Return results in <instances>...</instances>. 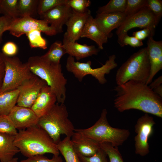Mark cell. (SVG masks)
<instances>
[{
  "label": "cell",
  "instance_id": "cell-36",
  "mask_svg": "<svg viewBox=\"0 0 162 162\" xmlns=\"http://www.w3.org/2000/svg\"><path fill=\"white\" fill-rule=\"evenodd\" d=\"M19 162H63L62 157L53 155L51 159H49L44 155H38L27 158Z\"/></svg>",
  "mask_w": 162,
  "mask_h": 162
},
{
  "label": "cell",
  "instance_id": "cell-4",
  "mask_svg": "<svg viewBox=\"0 0 162 162\" xmlns=\"http://www.w3.org/2000/svg\"><path fill=\"white\" fill-rule=\"evenodd\" d=\"M64 104L57 102L45 115L39 118L37 125L45 130L56 144L61 141V134L71 138L75 128L68 118Z\"/></svg>",
  "mask_w": 162,
  "mask_h": 162
},
{
  "label": "cell",
  "instance_id": "cell-45",
  "mask_svg": "<svg viewBox=\"0 0 162 162\" xmlns=\"http://www.w3.org/2000/svg\"><path fill=\"white\" fill-rule=\"evenodd\" d=\"M1 0H0V2Z\"/></svg>",
  "mask_w": 162,
  "mask_h": 162
},
{
  "label": "cell",
  "instance_id": "cell-32",
  "mask_svg": "<svg viewBox=\"0 0 162 162\" xmlns=\"http://www.w3.org/2000/svg\"><path fill=\"white\" fill-rule=\"evenodd\" d=\"M17 129L12 121L7 116H0V133L16 136Z\"/></svg>",
  "mask_w": 162,
  "mask_h": 162
},
{
  "label": "cell",
  "instance_id": "cell-16",
  "mask_svg": "<svg viewBox=\"0 0 162 162\" xmlns=\"http://www.w3.org/2000/svg\"><path fill=\"white\" fill-rule=\"evenodd\" d=\"M150 72L146 83L148 85L152 81L155 75L162 69V41L154 40L152 36L148 38L147 42Z\"/></svg>",
  "mask_w": 162,
  "mask_h": 162
},
{
  "label": "cell",
  "instance_id": "cell-8",
  "mask_svg": "<svg viewBox=\"0 0 162 162\" xmlns=\"http://www.w3.org/2000/svg\"><path fill=\"white\" fill-rule=\"evenodd\" d=\"M116 59L115 55H111L108 57L104 64L100 67L93 68L91 67V61L86 63L76 62L74 57L69 56L67 60L66 68L68 71L72 73L80 82H81L86 76L90 75L99 83L104 84L107 82L105 75L109 74L112 70L117 66Z\"/></svg>",
  "mask_w": 162,
  "mask_h": 162
},
{
  "label": "cell",
  "instance_id": "cell-40",
  "mask_svg": "<svg viewBox=\"0 0 162 162\" xmlns=\"http://www.w3.org/2000/svg\"><path fill=\"white\" fill-rule=\"evenodd\" d=\"M13 19L6 16L0 17V44L2 40V36L4 32L7 31Z\"/></svg>",
  "mask_w": 162,
  "mask_h": 162
},
{
  "label": "cell",
  "instance_id": "cell-25",
  "mask_svg": "<svg viewBox=\"0 0 162 162\" xmlns=\"http://www.w3.org/2000/svg\"><path fill=\"white\" fill-rule=\"evenodd\" d=\"M57 146L66 162H81L73 148L70 138L66 136L57 144Z\"/></svg>",
  "mask_w": 162,
  "mask_h": 162
},
{
  "label": "cell",
  "instance_id": "cell-27",
  "mask_svg": "<svg viewBox=\"0 0 162 162\" xmlns=\"http://www.w3.org/2000/svg\"><path fill=\"white\" fill-rule=\"evenodd\" d=\"M19 0H1L0 14L13 19L20 17L18 11Z\"/></svg>",
  "mask_w": 162,
  "mask_h": 162
},
{
  "label": "cell",
  "instance_id": "cell-1",
  "mask_svg": "<svg viewBox=\"0 0 162 162\" xmlns=\"http://www.w3.org/2000/svg\"><path fill=\"white\" fill-rule=\"evenodd\" d=\"M114 107L120 112L141 110L162 118V99L146 83L133 80L115 86Z\"/></svg>",
  "mask_w": 162,
  "mask_h": 162
},
{
  "label": "cell",
  "instance_id": "cell-31",
  "mask_svg": "<svg viewBox=\"0 0 162 162\" xmlns=\"http://www.w3.org/2000/svg\"><path fill=\"white\" fill-rule=\"evenodd\" d=\"M67 0H40L38 4L37 13L41 16L44 13L61 5L66 4Z\"/></svg>",
  "mask_w": 162,
  "mask_h": 162
},
{
  "label": "cell",
  "instance_id": "cell-19",
  "mask_svg": "<svg viewBox=\"0 0 162 162\" xmlns=\"http://www.w3.org/2000/svg\"><path fill=\"white\" fill-rule=\"evenodd\" d=\"M70 140L75 152L84 156H92L100 148V142L75 131Z\"/></svg>",
  "mask_w": 162,
  "mask_h": 162
},
{
  "label": "cell",
  "instance_id": "cell-2",
  "mask_svg": "<svg viewBox=\"0 0 162 162\" xmlns=\"http://www.w3.org/2000/svg\"><path fill=\"white\" fill-rule=\"evenodd\" d=\"M14 143L20 152L27 158L46 153L58 156L60 153L57 144L37 125L19 130L15 136Z\"/></svg>",
  "mask_w": 162,
  "mask_h": 162
},
{
  "label": "cell",
  "instance_id": "cell-5",
  "mask_svg": "<svg viewBox=\"0 0 162 162\" xmlns=\"http://www.w3.org/2000/svg\"><path fill=\"white\" fill-rule=\"evenodd\" d=\"M150 72L146 47L133 54L118 69L116 75V83L120 85L133 80L146 84Z\"/></svg>",
  "mask_w": 162,
  "mask_h": 162
},
{
  "label": "cell",
  "instance_id": "cell-42",
  "mask_svg": "<svg viewBox=\"0 0 162 162\" xmlns=\"http://www.w3.org/2000/svg\"><path fill=\"white\" fill-rule=\"evenodd\" d=\"M132 34L133 36L141 41L150 36L153 37L151 31L148 28H143L141 30L134 32Z\"/></svg>",
  "mask_w": 162,
  "mask_h": 162
},
{
  "label": "cell",
  "instance_id": "cell-44",
  "mask_svg": "<svg viewBox=\"0 0 162 162\" xmlns=\"http://www.w3.org/2000/svg\"><path fill=\"white\" fill-rule=\"evenodd\" d=\"M18 158L17 157H14L11 160L7 162H18Z\"/></svg>",
  "mask_w": 162,
  "mask_h": 162
},
{
  "label": "cell",
  "instance_id": "cell-21",
  "mask_svg": "<svg viewBox=\"0 0 162 162\" xmlns=\"http://www.w3.org/2000/svg\"><path fill=\"white\" fill-rule=\"evenodd\" d=\"M66 53L79 61L83 58L97 55L99 49L94 45L81 44L77 42L63 43Z\"/></svg>",
  "mask_w": 162,
  "mask_h": 162
},
{
  "label": "cell",
  "instance_id": "cell-33",
  "mask_svg": "<svg viewBox=\"0 0 162 162\" xmlns=\"http://www.w3.org/2000/svg\"><path fill=\"white\" fill-rule=\"evenodd\" d=\"M66 4L72 10L79 13H84L88 11L91 4L89 0H67Z\"/></svg>",
  "mask_w": 162,
  "mask_h": 162
},
{
  "label": "cell",
  "instance_id": "cell-29",
  "mask_svg": "<svg viewBox=\"0 0 162 162\" xmlns=\"http://www.w3.org/2000/svg\"><path fill=\"white\" fill-rule=\"evenodd\" d=\"M41 32L40 31L35 30L26 34L31 48H39L43 50L47 48L46 40L41 36Z\"/></svg>",
  "mask_w": 162,
  "mask_h": 162
},
{
  "label": "cell",
  "instance_id": "cell-13",
  "mask_svg": "<svg viewBox=\"0 0 162 162\" xmlns=\"http://www.w3.org/2000/svg\"><path fill=\"white\" fill-rule=\"evenodd\" d=\"M91 15L90 10L84 13H79L73 10L71 16L65 24L67 28L64 35L63 43L75 42L78 40Z\"/></svg>",
  "mask_w": 162,
  "mask_h": 162
},
{
  "label": "cell",
  "instance_id": "cell-28",
  "mask_svg": "<svg viewBox=\"0 0 162 162\" xmlns=\"http://www.w3.org/2000/svg\"><path fill=\"white\" fill-rule=\"evenodd\" d=\"M127 0H111L106 5L100 7L97 14L124 13Z\"/></svg>",
  "mask_w": 162,
  "mask_h": 162
},
{
  "label": "cell",
  "instance_id": "cell-11",
  "mask_svg": "<svg viewBox=\"0 0 162 162\" xmlns=\"http://www.w3.org/2000/svg\"><path fill=\"white\" fill-rule=\"evenodd\" d=\"M155 124L154 118L146 113L140 117L135 126L136 135L134 137L135 153L144 156L149 152L148 140L153 132Z\"/></svg>",
  "mask_w": 162,
  "mask_h": 162
},
{
  "label": "cell",
  "instance_id": "cell-23",
  "mask_svg": "<svg viewBox=\"0 0 162 162\" xmlns=\"http://www.w3.org/2000/svg\"><path fill=\"white\" fill-rule=\"evenodd\" d=\"M19 94L18 89L0 93V116L8 115L17 104Z\"/></svg>",
  "mask_w": 162,
  "mask_h": 162
},
{
  "label": "cell",
  "instance_id": "cell-3",
  "mask_svg": "<svg viewBox=\"0 0 162 162\" xmlns=\"http://www.w3.org/2000/svg\"><path fill=\"white\" fill-rule=\"evenodd\" d=\"M27 62L31 72L45 81L56 94L57 102L64 104L67 80L62 72L61 64H51L39 56L29 57Z\"/></svg>",
  "mask_w": 162,
  "mask_h": 162
},
{
  "label": "cell",
  "instance_id": "cell-15",
  "mask_svg": "<svg viewBox=\"0 0 162 162\" xmlns=\"http://www.w3.org/2000/svg\"><path fill=\"white\" fill-rule=\"evenodd\" d=\"M16 129L23 130L37 125L39 118L30 108L16 105L8 115Z\"/></svg>",
  "mask_w": 162,
  "mask_h": 162
},
{
  "label": "cell",
  "instance_id": "cell-37",
  "mask_svg": "<svg viewBox=\"0 0 162 162\" xmlns=\"http://www.w3.org/2000/svg\"><path fill=\"white\" fill-rule=\"evenodd\" d=\"M146 7L158 18L162 16V1L161 0H146Z\"/></svg>",
  "mask_w": 162,
  "mask_h": 162
},
{
  "label": "cell",
  "instance_id": "cell-30",
  "mask_svg": "<svg viewBox=\"0 0 162 162\" xmlns=\"http://www.w3.org/2000/svg\"><path fill=\"white\" fill-rule=\"evenodd\" d=\"M100 148L106 153L109 162H124L122 155L118 149L108 142H100Z\"/></svg>",
  "mask_w": 162,
  "mask_h": 162
},
{
  "label": "cell",
  "instance_id": "cell-7",
  "mask_svg": "<svg viewBox=\"0 0 162 162\" xmlns=\"http://www.w3.org/2000/svg\"><path fill=\"white\" fill-rule=\"evenodd\" d=\"M4 65V74L0 93L17 89L25 80L34 77L27 62L22 63L17 57L0 52Z\"/></svg>",
  "mask_w": 162,
  "mask_h": 162
},
{
  "label": "cell",
  "instance_id": "cell-35",
  "mask_svg": "<svg viewBox=\"0 0 162 162\" xmlns=\"http://www.w3.org/2000/svg\"><path fill=\"white\" fill-rule=\"evenodd\" d=\"M81 162H109L107 155L100 148L93 155L87 157L77 154Z\"/></svg>",
  "mask_w": 162,
  "mask_h": 162
},
{
  "label": "cell",
  "instance_id": "cell-41",
  "mask_svg": "<svg viewBox=\"0 0 162 162\" xmlns=\"http://www.w3.org/2000/svg\"><path fill=\"white\" fill-rule=\"evenodd\" d=\"M162 76H160L152 81L149 86V87L156 93L162 97Z\"/></svg>",
  "mask_w": 162,
  "mask_h": 162
},
{
  "label": "cell",
  "instance_id": "cell-9",
  "mask_svg": "<svg viewBox=\"0 0 162 162\" xmlns=\"http://www.w3.org/2000/svg\"><path fill=\"white\" fill-rule=\"evenodd\" d=\"M160 20L147 7L126 17L124 22L116 31L118 43L124 35L128 34L129 30L134 28H148L153 36L156 28Z\"/></svg>",
  "mask_w": 162,
  "mask_h": 162
},
{
  "label": "cell",
  "instance_id": "cell-10",
  "mask_svg": "<svg viewBox=\"0 0 162 162\" xmlns=\"http://www.w3.org/2000/svg\"><path fill=\"white\" fill-rule=\"evenodd\" d=\"M35 30L40 31L48 36L57 34L55 30L44 20L30 16L20 17L13 20L7 31L11 35L19 38Z\"/></svg>",
  "mask_w": 162,
  "mask_h": 162
},
{
  "label": "cell",
  "instance_id": "cell-43",
  "mask_svg": "<svg viewBox=\"0 0 162 162\" xmlns=\"http://www.w3.org/2000/svg\"><path fill=\"white\" fill-rule=\"evenodd\" d=\"M4 74V64L0 55V90L2 86Z\"/></svg>",
  "mask_w": 162,
  "mask_h": 162
},
{
  "label": "cell",
  "instance_id": "cell-26",
  "mask_svg": "<svg viewBox=\"0 0 162 162\" xmlns=\"http://www.w3.org/2000/svg\"><path fill=\"white\" fill-rule=\"evenodd\" d=\"M38 0H19L18 8L20 17H32L38 14Z\"/></svg>",
  "mask_w": 162,
  "mask_h": 162
},
{
  "label": "cell",
  "instance_id": "cell-14",
  "mask_svg": "<svg viewBox=\"0 0 162 162\" xmlns=\"http://www.w3.org/2000/svg\"><path fill=\"white\" fill-rule=\"evenodd\" d=\"M73 12L72 9L66 4L57 6L47 11L41 16L56 31L57 34L63 32L65 24Z\"/></svg>",
  "mask_w": 162,
  "mask_h": 162
},
{
  "label": "cell",
  "instance_id": "cell-12",
  "mask_svg": "<svg viewBox=\"0 0 162 162\" xmlns=\"http://www.w3.org/2000/svg\"><path fill=\"white\" fill-rule=\"evenodd\" d=\"M47 85L45 81L35 75L25 81L17 88L19 94L17 105L30 108L42 89Z\"/></svg>",
  "mask_w": 162,
  "mask_h": 162
},
{
  "label": "cell",
  "instance_id": "cell-17",
  "mask_svg": "<svg viewBox=\"0 0 162 162\" xmlns=\"http://www.w3.org/2000/svg\"><path fill=\"white\" fill-rule=\"evenodd\" d=\"M56 102V94L47 85L42 89L30 108L39 118L47 112Z\"/></svg>",
  "mask_w": 162,
  "mask_h": 162
},
{
  "label": "cell",
  "instance_id": "cell-38",
  "mask_svg": "<svg viewBox=\"0 0 162 162\" xmlns=\"http://www.w3.org/2000/svg\"><path fill=\"white\" fill-rule=\"evenodd\" d=\"M118 43L122 47L129 45L135 48L142 46L143 45L142 41L138 40L133 36H129L128 34L124 35Z\"/></svg>",
  "mask_w": 162,
  "mask_h": 162
},
{
  "label": "cell",
  "instance_id": "cell-20",
  "mask_svg": "<svg viewBox=\"0 0 162 162\" xmlns=\"http://www.w3.org/2000/svg\"><path fill=\"white\" fill-rule=\"evenodd\" d=\"M80 38H86L94 41L99 50L103 49V45L107 42L108 38L99 28L91 15L87 20Z\"/></svg>",
  "mask_w": 162,
  "mask_h": 162
},
{
  "label": "cell",
  "instance_id": "cell-34",
  "mask_svg": "<svg viewBox=\"0 0 162 162\" xmlns=\"http://www.w3.org/2000/svg\"><path fill=\"white\" fill-rule=\"evenodd\" d=\"M146 0H127L124 12L127 17L131 15L146 7Z\"/></svg>",
  "mask_w": 162,
  "mask_h": 162
},
{
  "label": "cell",
  "instance_id": "cell-18",
  "mask_svg": "<svg viewBox=\"0 0 162 162\" xmlns=\"http://www.w3.org/2000/svg\"><path fill=\"white\" fill-rule=\"evenodd\" d=\"M126 16L124 13L97 14L94 20L100 30L109 38L111 32L118 28L123 23Z\"/></svg>",
  "mask_w": 162,
  "mask_h": 162
},
{
  "label": "cell",
  "instance_id": "cell-24",
  "mask_svg": "<svg viewBox=\"0 0 162 162\" xmlns=\"http://www.w3.org/2000/svg\"><path fill=\"white\" fill-rule=\"evenodd\" d=\"M66 53L65 49L62 44L56 41L50 46L47 52L40 56L42 58L50 64L58 65L60 64V61L62 56Z\"/></svg>",
  "mask_w": 162,
  "mask_h": 162
},
{
  "label": "cell",
  "instance_id": "cell-6",
  "mask_svg": "<svg viewBox=\"0 0 162 162\" xmlns=\"http://www.w3.org/2000/svg\"><path fill=\"white\" fill-rule=\"evenodd\" d=\"M107 114L106 109H103L99 119L93 126L86 129H75L74 131L99 142H108L114 147L122 146L129 137L130 132L128 129L111 126Z\"/></svg>",
  "mask_w": 162,
  "mask_h": 162
},
{
  "label": "cell",
  "instance_id": "cell-22",
  "mask_svg": "<svg viewBox=\"0 0 162 162\" xmlns=\"http://www.w3.org/2000/svg\"><path fill=\"white\" fill-rule=\"evenodd\" d=\"M14 136L0 133V162H7L20 152L15 145Z\"/></svg>",
  "mask_w": 162,
  "mask_h": 162
},
{
  "label": "cell",
  "instance_id": "cell-39",
  "mask_svg": "<svg viewBox=\"0 0 162 162\" xmlns=\"http://www.w3.org/2000/svg\"><path fill=\"white\" fill-rule=\"evenodd\" d=\"M18 50L17 46L15 43L12 41H8L3 46L2 53L6 56L13 57L16 55Z\"/></svg>",
  "mask_w": 162,
  "mask_h": 162
}]
</instances>
